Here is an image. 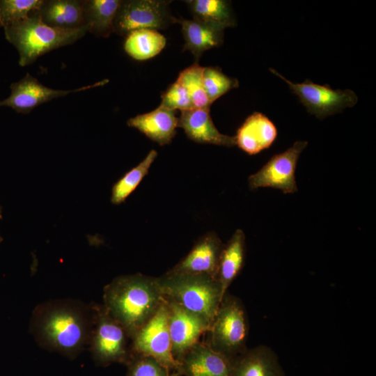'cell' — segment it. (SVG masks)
<instances>
[{
    "mask_svg": "<svg viewBox=\"0 0 376 376\" xmlns=\"http://www.w3.org/2000/svg\"><path fill=\"white\" fill-rule=\"evenodd\" d=\"M94 318V305L55 300L36 308L30 328L42 347L74 359L88 345Z\"/></svg>",
    "mask_w": 376,
    "mask_h": 376,
    "instance_id": "1",
    "label": "cell"
},
{
    "mask_svg": "<svg viewBox=\"0 0 376 376\" xmlns=\"http://www.w3.org/2000/svg\"><path fill=\"white\" fill-rule=\"evenodd\" d=\"M157 277L142 274L116 277L104 289L103 306L130 338L164 301Z\"/></svg>",
    "mask_w": 376,
    "mask_h": 376,
    "instance_id": "2",
    "label": "cell"
},
{
    "mask_svg": "<svg viewBox=\"0 0 376 376\" xmlns=\"http://www.w3.org/2000/svg\"><path fill=\"white\" fill-rule=\"evenodd\" d=\"M3 29L6 40L17 50L19 65L22 67L52 50L75 43L88 32L86 26L69 30L52 27L36 11Z\"/></svg>",
    "mask_w": 376,
    "mask_h": 376,
    "instance_id": "3",
    "label": "cell"
},
{
    "mask_svg": "<svg viewBox=\"0 0 376 376\" xmlns=\"http://www.w3.org/2000/svg\"><path fill=\"white\" fill-rule=\"evenodd\" d=\"M164 298L205 320L210 325L223 299L216 279L206 275L171 274L157 277Z\"/></svg>",
    "mask_w": 376,
    "mask_h": 376,
    "instance_id": "4",
    "label": "cell"
},
{
    "mask_svg": "<svg viewBox=\"0 0 376 376\" xmlns=\"http://www.w3.org/2000/svg\"><path fill=\"white\" fill-rule=\"evenodd\" d=\"M249 324L245 308L236 296L226 293L205 341L214 350L234 359L246 349Z\"/></svg>",
    "mask_w": 376,
    "mask_h": 376,
    "instance_id": "5",
    "label": "cell"
},
{
    "mask_svg": "<svg viewBox=\"0 0 376 376\" xmlns=\"http://www.w3.org/2000/svg\"><path fill=\"white\" fill-rule=\"evenodd\" d=\"M94 324L88 344L94 361L104 367L115 363L127 365L132 356L130 336L103 305L94 304Z\"/></svg>",
    "mask_w": 376,
    "mask_h": 376,
    "instance_id": "6",
    "label": "cell"
},
{
    "mask_svg": "<svg viewBox=\"0 0 376 376\" xmlns=\"http://www.w3.org/2000/svg\"><path fill=\"white\" fill-rule=\"evenodd\" d=\"M131 350L132 354L150 357L178 373L180 364L172 354L165 299L155 313L131 337Z\"/></svg>",
    "mask_w": 376,
    "mask_h": 376,
    "instance_id": "7",
    "label": "cell"
},
{
    "mask_svg": "<svg viewBox=\"0 0 376 376\" xmlns=\"http://www.w3.org/2000/svg\"><path fill=\"white\" fill-rule=\"evenodd\" d=\"M171 1H122L113 22V32L127 36L139 29H165L178 23L171 11Z\"/></svg>",
    "mask_w": 376,
    "mask_h": 376,
    "instance_id": "8",
    "label": "cell"
},
{
    "mask_svg": "<svg viewBox=\"0 0 376 376\" xmlns=\"http://www.w3.org/2000/svg\"><path fill=\"white\" fill-rule=\"evenodd\" d=\"M269 71L285 81L307 111L319 119L352 107L358 102L357 94L350 89H333L329 85L315 84L308 79L293 83L276 70L269 68Z\"/></svg>",
    "mask_w": 376,
    "mask_h": 376,
    "instance_id": "9",
    "label": "cell"
},
{
    "mask_svg": "<svg viewBox=\"0 0 376 376\" xmlns=\"http://www.w3.org/2000/svg\"><path fill=\"white\" fill-rule=\"evenodd\" d=\"M307 144L306 141H297L285 151L272 156L258 171L249 177L250 189L271 187L281 189L284 194L297 191L295 170Z\"/></svg>",
    "mask_w": 376,
    "mask_h": 376,
    "instance_id": "10",
    "label": "cell"
},
{
    "mask_svg": "<svg viewBox=\"0 0 376 376\" xmlns=\"http://www.w3.org/2000/svg\"><path fill=\"white\" fill-rule=\"evenodd\" d=\"M108 81V79H104L76 89L58 90L44 86L27 72L23 78L10 85V94L7 98L0 101V107H8L18 113L26 114L38 106L54 99L72 93L102 86Z\"/></svg>",
    "mask_w": 376,
    "mask_h": 376,
    "instance_id": "11",
    "label": "cell"
},
{
    "mask_svg": "<svg viewBox=\"0 0 376 376\" xmlns=\"http://www.w3.org/2000/svg\"><path fill=\"white\" fill-rule=\"evenodd\" d=\"M166 301L169 308V329L172 354L179 363L186 352L207 332L210 324L200 316L169 300Z\"/></svg>",
    "mask_w": 376,
    "mask_h": 376,
    "instance_id": "12",
    "label": "cell"
},
{
    "mask_svg": "<svg viewBox=\"0 0 376 376\" xmlns=\"http://www.w3.org/2000/svg\"><path fill=\"white\" fill-rule=\"evenodd\" d=\"M224 245L215 233L208 232L201 237L186 256L166 273L206 275L216 279Z\"/></svg>",
    "mask_w": 376,
    "mask_h": 376,
    "instance_id": "13",
    "label": "cell"
},
{
    "mask_svg": "<svg viewBox=\"0 0 376 376\" xmlns=\"http://www.w3.org/2000/svg\"><path fill=\"white\" fill-rule=\"evenodd\" d=\"M180 376H232L233 359L198 341L179 361Z\"/></svg>",
    "mask_w": 376,
    "mask_h": 376,
    "instance_id": "14",
    "label": "cell"
},
{
    "mask_svg": "<svg viewBox=\"0 0 376 376\" xmlns=\"http://www.w3.org/2000/svg\"><path fill=\"white\" fill-rule=\"evenodd\" d=\"M210 107L192 108L180 111L178 127L194 142L226 147L236 146L235 136L221 133L211 118Z\"/></svg>",
    "mask_w": 376,
    "mask_h": 376,
    "instance_id": "15",
    "label": "cell"
},
{
    "mask_svg": "<svg viewBox=\"0 0 376 376\" xmlns=\"http://www.w3.org/2000/svg\"><path fill=\"white\" fill-rule=\"evenodd\" d=\"M277 136V129L265 115L255 111L237 129L235 144L248 155H256L269 148Z\"/></svg>",
    "mask_w": 376,
    "mask_h": 376,
    "instance_id": "16",
    "label": "cell"
},
{
    "mask_svg": "<svg viewBox=\"0 0 376 376\" xmlns=\"http://www.w3.org/2000/svg\"><path fill=\"white\" fill-rule=\"evenodd\" d=\"M127 125L137 129L159 146H165L169 144L176 134L178 118L175 111L159 104L152 111L130 118Z\"/></svg>",
    "mask_w": 376,
    "mask_h": 376,
    "instance_id": "17",
    "label": "cell"
},
{
    "mask_svg": "<svg viewBox=\"0 0 376 376\" xmlns=\"http://www.w3.org/2000/svg\"><path fill=\"white\" fill-rule=\"evenodd\" d=\"M232 376H285V373L274 350L260 345L233 359Z\"/></svg>",
    "mask_w": 376,
    "mask_h": 376,
    "instance_id": "18",
    "label": "cell"
},
{
    "mask_svg": "<svg viewBox=\"0 0 376 376\" xmlns=\"http://www.w3.org/2000/svg\"><path fill=\"white\" fill-rule=\"evenodd\" d=\"M185 39L183 51H189L196 61L202 54L224 42V29L195 19H178Z\"/></svg>",
    "mask_w": 376,
    "mask_h": 376,
    "instance_id": "19",
    "label": "cell"
},
{
    "mask_svg": "<svg viewBox=\"0 0 376 376\" xmlns=\"http://www.w3.org/2000/svg\"><path fill=\"white\" fill-rule=\"evenodd\" d=\"M36 15L48 26L61 29H76L85 26L83 1L42 0Z\"/></svg>",
    "mask_w": 376,
    "mask_h": 376,
    "instance_id": "20",
    "label": "cell"
},
{
    "mask_svg": "<svg viewBox=\"0 0 376 376\" xmlns=\"http://www.w3.org/2000/svg\"><path fill=\"white\" fill-rule=\"evenodd\" d=\"M245 235L242 230L237 229L221 251L216 279L224 296L232 282L241 272L245 260Z\"/></svg>",
    "mask_w": 376,
    "mask_h": 376,
    "instance_id": "21",
    "label": "cell"
},
{
    "mask_svg": "<svg viewBox=\"0 0 376 376\" xmlns=\"http://www.w3.org/2000/svg\"><path fill=\"white\" fill-rule=\"evenodd\" d=\"M121 0L83 1V18L88 32L107 38L113 32V22Z\"/></svg>",
    "mask_w": 376,
    "mask_h": 376,
    "instance_id": "22",
    "label": "cell"
},
{
    "mask_svg": "<svg viewBox=\"0 0 376 376\" xmlns=\"http://www.w3.org/2000/svg\"><path fill=\"white\" fill-rule=\"evenodd\" d=\"M193 19L223 29L236 26L231 3L225 0L185 1Z\"/></svg>",
    "mask_w": 376,
    "mask_h": 376,
    "instance_id": "23",
    "label": "cell"
},
{
    "mask_svg": "<svg viewBox=\"0 0 376 376\" xmlns=\"http://www.w3.org/2000/svg\"><path fill=\"white\" fill-rule=\"evenodd\" d=\"M166 44V38L157 30L139 29L127 36L124 49L134 59L144 61L160 53Z\"/></svg>",
    "mask_w": 376,
    "mask_h": 376,
    "instance_id": "24",
    "label": "cell"
},
{
    "mask_svg": "<svg viewBox=\"0 0 376 376\" xmlns=\"http://www.w3.org/2000/svg\"><path fill=\"white\" fill-rule=\"evenodd\" d=\"M157 156V150H151L137 166L126 173L114 184L111 198L113 204L122 203L135 190L148 174Z\"/></svg>",
    "mask_w": 376,
    "mask_h": 376,
    "instance_id": "25",
    "label": "cell"
},
{
    "mask_svg": "<svg viewBox=\"0 0 376 376\" xmlns=\"http://www.w3.org/2000/svg\"><path fill=\"white\" fill-rule=\"evenodd\" d=\"M204 67L197 63L182 70L177 79L188 92L194 108L210 107L203 81Z\"/></svg>",
    "mask_w": 376,
    "mask_h": 376,
    "instance_id": "26",
    "label": "cell"
},
{
    "mask_svg": "<svg viewBox=\"0 0 376 376\" xmlns=\"http://www.w3.org/2000/svg\"><path fill=\"white\" fill-rule=\"evenodd\" d=\"M203 81L207 99L211 104L230 90L239 86L237 79L225 75L218 67H204Z\"/></svg>",
    "mask_w": 376,
    "mask_h": 376,
    "instance_id": "27",
    "label": "cell"
},
{
    "mask_svg": "<svg viewBox=\"0 0 376 376\" xmlns=\"http://www.w3.org/2000/svg\"><path fill=\"white\" fill-rule=\"evenodd\" d=\"M42 0H0V27L28 17L40 6Z\"/></svg>",
    "mask_w": 376,
    "mask_h": 376,
    "instance_id": "28",
    "label": "cell"
},
{
    "mask_svg": "<svg viewBox=\"0 0 376 376\" xmlns=\"http://www.w3.org/2000/svg\"><path fill=\"white\" fill-rule=\"evenodd\" d=\"M126 366L127 376H180L147 356L132 354Z\"/></svg>",
    "mask_w": 376,
    "mask_h": 376,
    "instance_id": "29",
    "label": "cell"
},
{
    "mask_svg": "<svg viewBox=\"0 0 376 376\" xmlns=\"http://www.w3.org/2000/svg\"><path fill=\"white\" fill-rule=\"evenodd\" d=\"M160 105L180 111L194 108L186 88L177 80L162 94Z\"/></svg>",
    "mask_w": 376,
    "mask_h": 376,
    "instance_id": "30",
    "label": "cell"
},
{
    "mask_svg": "<svg viewBox=\"0 0 376 376\" xmlns=\"http://www.w3.org/2000/svg\"><path fill=\"white\" fill-rule=\"evenodd\" d=\"M0 212H1V209H0Z\"/></svg>",
    "mask_w": 376,
    "mask_h": 376,
    "instance_id": "31",
    "label": "cell"
}]
</instances>
